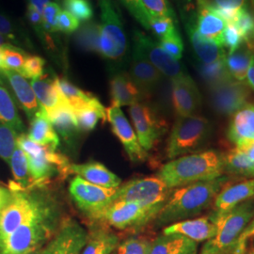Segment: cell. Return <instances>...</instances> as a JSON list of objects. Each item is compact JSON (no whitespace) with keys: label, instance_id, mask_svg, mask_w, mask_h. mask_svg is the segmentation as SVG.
<instances>
[{"label":"cell","instance_id":"obj_58","mask_svg":"<svg viewBox=\"0 0 254 254\" xmlns=\"http://www.w3.org/2000/svg\"><path fill=\"white\" fill-rule=\"evenodd\" d=\"M247 80H248V85L254 90V60L251 64V66H250L249 71H248Z\"/></svg>","mask_w":254,"mask_h":254},{"label":"cell","instance_id":"obj_1","mask_svg":"<svg viewBox=\"0 0 254 254\" xmlns=\"http://www.w3.org/2000/svg\"><path fill=\"white\" fill-rule=\"evenodd\" d=\"M223 173H225L224 154L209 150L171 160L159 170L157 178L170 190H173L197 182L217 179Z\"/></svg>","mask_w":254,"mask_h":254},{"label":"cell","instance_id":"obj_12","mask_svg":"<svg viewBox=\"0 0 254 254\" xmlns=\"http://www.w3.org/2000/svg\"><path fill=\"white\" fill-rule=\"evenodd\" d=\"M133 43L134 50L146 58L165 77L173 80L186 74L180 63L143 32L135 29L133 32Z\"/></svg>","mask_w":254,"mask_h":254},{"label":"cell","instance_id":"obj_11","mask_svg":"<svg viewBox=\"0 0 254 254\" xmlns=\"http://www.w3.org/2000/svg\"><path fill=\"white\" fill-rule=\"evenodd\" d=\"M129 114L140 145L146 152L150 151L166 132L165 121L154 109L141 102L130 106Z\"/></svg>","mask_w":254,"mask_h":254},{"label":"cell","instance_id":"obj_3","mask_svg":"<svg viewBox=\"0 0 254 254\" xmlns=\"http://www.w3.org/2000/svg\"><path fill=\"white\" fill-rule=\"evenodd\" d=\"M60 211L51 197L36 214L0 242V254H27L52 238L58 226Z\"/></svg>","mask_w":254,"mask_h":254},{"label":"cell","instance_id":"obj_53","mask_svg":"<svg viewBox=\"0 0 254 254\" xmlns=\"http://www.w3.org/2000/svg\"><path fill=\"white\" fill-rule=\"evenodd\" d=\"M244 42L243 37L239 30L236 28L234 24H227L226 27L223 31L222 36V46H225L229 50V54L235 52L236 49H238L242 46V43Z\"/></svg>","mask_w":254,"mask_h":254},{"label":"cell","instance_id":"obj_14","mask_svg":"<svg viewBox=\"0 0 254 254\" xmlns=\"http://www.w3.org/2000/svg\"><path fill=\"white\" fill-rule=\"evenodd\" d=\"M88 234L76 221H64L44 248L45 254H81Z\"/></svg>","mask_w":254,"mask_h":254},{"label":"cell","instance_id":"obj_38","mask_svg":"<svg viewBox=\"0 0 254 254\" xmlns=\"http://www.w3.org/2000/svg\"><path fill=\"white\" fill-rule=\"evenodd\" d=\"M9 165L12 171L13 177L20 189L23 190L32 185L28 169L27 155L18 145H16L14 152L10 157Z\"/></svg>","mask_w":254,"mask_h":254},{"label":"cell","instance_id":"obj_13","mask_svg":"<svg viewBox=\"0 0 254 254\" xmlns=\"http://www.w3.org/2000/svg\"><path fill=\"white\" fill-rule=\"evenodd\" d=\"M250 95L245 82L230 80L210 88V101L213 109L221 115H233L243 108Z\"/></svg>","mask_w":254,"mask_h":254},{"label":"cell","instance_id":"obj_50","mask_svg":"<svg viewBox=\"0 0 254 254\" xmlns=\"http://www.w3.org/2000/svg\"><path fill=\"white\" fill-rule=\"evenodd\" d=\"M61 11V7L56 2H50L46 5V9L43 12V19L45 28L48 33L56 34L60 31L59 16Z\"/></svg>","mask_w":254,"mask_h":254},{"label":"cell","instance_id":"obj_7","mask_svg":"<svg viewBox=\"0 0 254 254\" xmlns=\"http://www.w3.org/2000/svg\"><path fill=\"white\" fill-rule=\"evenodd\" d=\"M101 10L100 55L120 61L127 54V39L118 8L113 0H98Z\"/></svg>","mask_w":254,"mask_h":254},{"label":"cell","instance_id":"obj_56","mask_svg":"<svg viewBox=\"0 0 254 254\" xmlns=\"http://www.w3.org/2000/svg\"><path fill=\"white\" fill-rule=\"evenodd\" d=\"M239 147L243 150L249 163L251 164L254 169V141H252L245 145L239 146Z\"/></svg>","mask_w":254,"mask_h":254},{"label":"cell","instance_id":"obj_27","mask_svg":"<svg viewBox=\"0 0 254 254\" xmlns=\"http://www.w3.org/2000/svg\"><path fill=\"white\" fill-rule=\"evenodd\" d=\"M28 137L37 144L51 147L57 150L60 144V138L46 114V110L41 107L36 115L30 120Z\"/></svg>","mask_w":254,"mask_h":254},{"label":"cell","instance_id":"obj_52","mask_svg":"<svg viewBox=\"0 0 254 254\" xmlns=\"http://www.w3.org/2000/svg\"><path fill=\"white\" fill-rule=\"evenodd\" d=\"M128 11L142 27L149 30L150 15L146 11L141 0H120Z\"/></svg>","mask_w":254,"mask_h":254},{"label":"cell","instance_id":"obj_62","mask_svg":"<svg viewBox=\"0 0 254 254\" xmlns=\"http://www.w3.org/2000/svg\"><path fill=\"white\" fill-rule=\"evenodd\" d=\"M56 1H60V0H56Z\"/></svg>","mask_w":254,"mask_h":254},{"label":"cell","instance_id":"obj_26","mask_svg":"<svg viewBox=\"0 0 254 254\" xmlns=\"http://www.w3.org/2000/svg\"><path fill=\"white\" fill-rule=\"evenodd\" d=\"M186 27L192 47L200 63L213 64L226 58L227 55L223 46L206 41L200 37L195 25V16L192 15L191 17L186 19Z\"/></svg>","mask_w":254,"mask_h":254},{"label":"cell","instance_id":"obj_20","mask_svg":"<svg viewBox=\"0 0 254 254\" xmlns=\"http://www.w3.org/2000/svg\"><path fill=\"white\" fill-rule=\"evenodd\" d=\"M30 84L35 92L37 100L46 110L47 116L58 109L70 107L58 87L56 77L51 78L47 74H43L38 78L31 79Z\"/></svg>","mask_w":254,"mask_h":254},{"label":"cell","instance_id":"obj_46","mask_svg":"<svg viewBox=\"0 0 254 254\" xmlns=\"http://www.w3.org/2000/svg\"><path fill=\"white\" fill-rule=\"evenodd\" d=\"M175 23L176 20L171 17H150L149 30H152L155 37L160 41L177 30Z\"/></svg>","mask_w":254,"mask_h":254},{"label":"cell","instance_id":"obj_23","mask_svg":"<svg viewBox=\"0 0 254 254\" xmlns=\"http://www.w3.org/2000/svg\"><path fill=\"white\" fill-rule=\"evenodd\" d=\"M0 73L9 82L19 105L24 109L29 120H31L41 109V106L37 100L35 92L32 89L30 82L27 81L25 76L15 71L0 70Z\"/></svg>","mask_w":254,"mask_h":254},{"label":"cell","instance_id":"obj_28","mask_svg":"<svg viewBox=\"0 0 254 254\" xmlns=\"http://www.w3.org/2000/svg\"><path fill=\"white\" fill-rule=\"evenodd\" d=\"M197 242L181 235L163 234L153 241L150 254H197Z\"/></svg>","mask_w":254,"mask_h":254},{"label":"cell","instance_id":"obj_9","mask_svg":"<svg viewBox=\"0 0 254 254\" xmlns=\"http://www.w3.org/2000/svg\"><path fill=\"white\" fill-rule=\"evenodd\" d=\"M172 191L157 177L135 179L119 187L110 203L133 202L143 206L164 205Z\"/></svg>","mask_w":254,"mask_h":254},{"label":"cell","instance_id":"obj_42","mask_svg":"<svg viewBox=\"0 0 254 254\" xmlns=\"http://www.w3.org/2000/svg\"><path fill=\"white\" fill-rule=\"evenodd\" d=\"M64 9L79 21L86 23L93 17V8L90 0H63Z\"/></svg>","mask_w":254,"mask_h":254},{"label":"cell","instance_id":"obj_41","mask_svg":"<svg viewBox=\"0 0 254 254\" xmlns=\"http://www.w3.org/2000/svg\"><path fill=\"white\" fill-rule=\"evenodd\" d=\"M246 0H215L212 9L223 19L226 24H234L236 15L241 9H244Z\"/></svg>","mask_w":254,"mask_h":254},{"label":"cell","instance_id":"obj_34","mask_svg":"<svg viewBox=\"0 0 254 254\" xmlns=\"http://www.w3.org/2000/svg\"><path fill=\"white\" fill-rule=\"evenodd\" d=\"M55 130L66 140L72 139L79 133L77 121L71 107L58 109L48 115Z\"/></svg>","mask_w":254,"mask_h":254},{"label":"cell","instance_id":"obj_39","mask_svg":"<svg viewBox=\"0 0 254 254\" xmlns=\"http://www.w3.org/2000/svg\"><path fill=\"white\" fill-rule=\"evenodd\" d=\"M27 57V52L24 49L11 44L1 46L0 70H11L20 73Z\"/></svg>","mask_w":254,"mask_h":254},{"label":"cell","instance_id":"obj_35","mask_svg":"<svg viewBox=\"0 0 254 254\" xmlns=\"http://www.w3.org/2000/svg\"><path fill=\"white\" fill-rule=\"evenodd\" d=\"M0 34L5 37L9 44L20 48H32L29 38L21 29L17 23L14 22L3 11H0Z\"/></svg>","mask_w":254,"mask_h":254},{"label":"cell","instance_id":"obj_15","mask_svg":"<svg viewBox=\"0 0 254 254\" xmlns=\"http://www.w3.org/2000/svg\"><path fill=\"white\" fill-rule=\"evenodd\" d=\"M107 118L111 125L113 133L125 147L129 158L133 162L144 161L147 158V153L140 145L136 132L131 127L122 109L116 107H110L107 109Z\"/></svg>","mask_w":254,"mask_h":254},{"label":"cell","instance_id":"obj_45","mask_svg":"<svg viewBox=\"0 0 254 254\" xmlns=\"http://www.w3.org/2000/svg\"><path fill=\"white\" fill-rule=\"evenodd\" d=\"M232 254H254V218L240 234Z\"/></svg>","mask_w":254,"mask_h":254},{"label":"cell","instance_id":"obj_60","mask_svg":"<svg viewBox=\"0 0 254 254\" xmlns=\"http://www.w3.org/2000/svg\"><path fill=\"white\" fill-rule=\"evenodd\" d=\"M45 254L44 248L38 249V250H35V251H33V252H30V253H28V254Z\"/></svg>","mask_w":254,"mask_h":254},{"label":"cell","instance_id":"obj_25","mask_svg":"<svg viewBox=\"0 0 254 254\" xmlns=\"http://www.w3.org/2000/svg\"><path fill=\"white\" fill-rule=\"evenodd\" d=\"M69 171L70 173L76 174L85 181L102 188L117 189L122 184V180L116 174L111 173L103 164L95 161L71 164Z\"/></svg>","mask_w":254,"mask_h":254},{"label":"cell","instance_id":"obj_8","mask_svg":"<svg viewBox=\"0 0 254 254\" xmlns=\"http://www.w3.org/2000/svg\"><path fill=\"white\" fill-rule=\"evenodd\" d=\"M162 207L163 205L143 206L133 202H112L92 221L123 231L136 230L155 219Z\"/></svg>","mask_w":254,"mask_h":254},{"label":"cell","instance_id":"obj_31","mask_svg":"<svg viewBox=\"0 0 254 254\" xmlns=\"http://www.w3.org/2000/svg\"><path fill=\"white\" fill-rule=\"evenodd\" d=\"M77 125L80 131L88 132L93 130L98 121L102 120L105 122L107 118V109L100 103L95 96L91 102L82 109L73 111Z\"/></svg>","mask_w":254,"mask_h":254},{"label":"cell","instance_id":"obj_59","mask_svg":"<svg viewBox=\"0 0 254 254\" xmlns=\"http://www.w3.org/2000/svg\"><path fill=\"white\" fill-rule=\"evenodd\" d=\"M8 44H9L8 40L0 34V46H5V45H8Z\"/></svg>","mask_w":254,"mask_h":254},{"label":"cell","instance_id":"obj_16","mask_svg":"<svg viewBox=\"0 0 254 254\" xmlns=\"http://www.w3.org/2000/svg\"><path fill=\"white\" fill-rule=\"evenodd\" d=\"M173 108L178 116H192L200 108V91L190 75L171 80Z\"/></svg>","mask_w":254,"mask_h":254},{"label":"cell","instance_id":"obj_40","mask_svg":"<svg viewBox=\"0 0 254 254\" xmlns=\"http://www.w3.org/2000/svg\"><path fill=\"white\" fill-rule=\"evenodd\" d=\"M27 18L28 20V23L31 25V27L36 32L37 36L40 38L44 46H46V49L51 52H55L56 45L53 41V38L51 37V34L48 33L45 28L43 15L39 13L37 9H34L33 7L27 5Z\"/></svg>","mask_w":254,"mask_h":254},{"label":"cell","instance_id":"obj_54","mask_svg":"<svg viewBox=\"0 0 254 254\" xmlns=\"http://www.w3.org/2000/svg\"><path fill=\"white\" fill-rule=\"evenodd\" d=\"M79 26V21L71 13L65 9L61 11L59 16V29L61 32L65 34H72L78 29Z\"/></svg>","mask_w":254,"mask_h":254},{"label":"cell","instance_id":"obj_51","mask_svg":"<svg viewBox=\"0 0 254 254\" xmlns=\"http://www.w3.org/2000/svg\"><path fill=\"white\" fill-rule=\"evenodd\" d=\"M234 25L241 33L243 40L254 36V15L251 14L245 8L238 11Z\"/></svg>","mask_w":254,"mask_h":254},{"label":"cell","instance_id":"obj_6","mask_svg":"<svg viewBox=\"0 0 254 254\" xmlns=\"http://www.w3.org/2000/svg\"><path fill=\"white\" fill-rule=\"evenodd\" d=\"M11 190V199L0 212V242L32 218L50 199V196L44 192Z\"/></svg>","mask_w":254,"mask_h":254},{"label":"cell","instance_id":"obj_57","mask_svg":"<svg viewBox=\"0 0 254 254\" xmlns=\"http://www.w3.org/2000/svg\"><path fill=\"white\" fill-rule=\"evenodd\" d=\"M48 3H50V0H28V5L37 9V11L42 15Z\"/></svg>","mask_w":254,"mask_h":254},{"label":"cell","instance_id":"obj_22","mask_svg":"<svg viewBox=\"0 0 254 254\" xmlns=\"http://www.w3.org/2000/svg\"><path fill=\"white\" fill-rule=\"evenodd\" d=\"M110 97L111 107L121 108L140 103L146 95L132 80L130 74L119 73L110 80Z\"/></svg>","mask_w":254,"mask_h":254},{"label":"cell","instance_id":"obj_37","mask_svg":"<svg viewBox=\"0 0 254 254\" xmlns=\"http://www.w3.org/2000/svg\"><path fill=\"white\" fill-rule=\"evenodd\" d=\"M225 59L213 64H204L200 63L197 65V70L200 73L201 78L209 85L210 88L217 86L223 82L233 80V77L228 72Z\"/></svg>","mask_w":254,"mask_h":254},{"label":"cell","instance_id":"obj_10","mask_svg":"<svg viewBox=\"0 0 254 254\" xmlns=\"http://www.w3.org/2000/svg\"><path fill=\"white\" fill-rule=\"evenodd\" d=\"M117 189L98 187L75 176L71 181L69 191L77 207L93 220L109 205Z\"/></svg>","mask_w":254,"mask_h":254},{"label":"cell","instance_id":"obj_24","mask_svg":"<svg viewBox=\"0 0 254 254\" xmlns=\"http://www.w3.org/2000/svg\"><path fill=\"white\" fill-rule=\"evenodd\" d=\"M130 76L146 96L149 95L150 91L154 89L163 78V74L136 50L133 51Z\"/></svg>","mask_w":254,"mask_h":254},{"label":"cell","instance_id":"obj_18","mask_svg":"<svg viewBox=\"0 0 254 254\" xmlns=\"http://www.w3.org/2000/svg\"><path fill=\"white\" fill-rule=\"evenodd\" d=\"M216 224L210 216L174 222L165 228L164 235L177 234L199 243L207 241L216 234Z\"/></svg>","mask_w":254,"mask_h":254},{"label":"cell","instance_id":"obj_4","mask_svg":"<svg viewBox=\"0 0 254 254\" xmlns=\"http://www.w3.org/2000/svg\"><path fill=\"white\" fill-rule=\"evenodd\" d=\"M216 224V234L205 241L199 254H232L237 239L254 218V200L238 204L222 214L210 215Z\"/></svg>","mask_w":254,"mask_h":254},{"label":"cell","instance_id":"obj_5","mask_svg":"<svg viewBox=\"0 0 254 254\" xmlns=\"http://www.w3.org/2000/svg\"><path fill=\"white\" fill-rule=\"evenodd\" d=\"M211 132V124L204 117L178 116L168 140L167 156L173 160L192 154L206 143Z\"/></svg>","mask_w":254,"mask_h":254},{"label":"cell","instance_id":"obj_21","mask_svg":"<svg viewBox=\"0 0 254 254\" xmlns=\"http://www.w3.org/2000/svg\"><path fill=\"white\" fill-rule=\"evenodd\" d=\"M214 200L215 214H222L254 198V178L222 188Z\"/></svg>","mask_w":254,"mask_h":254},{"label":"cell","instance_id":"obj_44","mask_svg":"<svg viewBox=\"0 0 254 254\" xmlns=\"http://www.w3.org/2000/svg\"><path fill=\"white\" fill-rule=\"evenodd\" d=\"M153 241L146 237H130L118 246L117 254H150Z\"/></svg>","mask_w":254,"mask_h":254},{"label":"cell","instance_id":"obj_29","mask_svg":"<svg viewBox=\"0 0 254 254\" xmlns=\"http://www.w3.org/2000/svg\"><path fill=\"white\" fill-rule=\"evenodd\" d=\"M119 245V237L115 233L107 228H96L88 234L81 254H110Z\"/></svg>","mask_w":254,"mask_h":254},{"label":"cell","instance_id":"obj_36","mask_svg":"<svg viewBox=\"0 0 254 254\" xmlns=\"http://www.w3.org/2000/svg\"><path fill=\"white\" fill-rule=\"evenodd\" d=\"M56 81L65 100L67 101L73 111L84 108L94 97L91 93L82 91L81 89L74 86L73 83L68 81L66 78L56 76Z\"/></svg>","mask_w":254,"mask_h":254},{"label":"cell","instance_id":"obj_43","mask_svg":"<svg viewBox=\"0 0 254 254\" xmlns=\"http://www.w3.org/2000/svg\"><path fill=\"white\" fill-rule=\"evenodd\" d=\"M18 134L3 124H0V158L9 163L10 157L16 147Z\"/></svg>","mask_w":254,"mask_h":254},{"label":"cell","instance_id":"obj_33","mask_svg":"<svg viewBox=\"0 0 254 254\" xmlns=\"http://www.w3.org/2000/svg\"><path fill=\"white\" fill-rule=\"evenodd\" d=\"M74 42L79 49L89 53H99L100 40V24L95 21L82 23L78 29L74 32Z\"/></svg>","mask_w":254,"mask_h":254},{"label":"cell","instance_id":"obj_49","mask_svg":"<svg viewBox=\"0 0 254 254\" xmlns=\"http://www.w3.org/2000/svg\"><path fill=\"white\" fill-rule=\"evenodd\" d=\"M159 45L169 55L176 61L180 60L184 52V43L178 30L174 31L171 35L165 37L159 41Z\"/></svg>","mask_w":254,"mask_h":254},{"label":"cell","instance_id":"obj_55","mask_svg":"<svg viewBox=\"0 0 254 254\" xmlns=\"http://www.w3.org/2000/svg\"><path fill=\"white\" fill-rule=\"evenodd\" d=\"M12 194L13 190L11 189H6L0 186V212L9 203Z\"/></svg>","mask_w":254,"mask_h":254},{"label":"cell","instance_id":"obj_17","mask_svg":"<svg viewBox=\"0 0 254 254\" xmlns=\"http://www.w3.org/2000/svg\"><path fill=\"white\" fill-rule=\"evenodd\" d=\"M197 2L198 11L195 16L197 31L204 40L222 46V36L227 25L226 22L212 9V2L210 0H197Z\"/></svg>","mask_w":254,"mask_h":254},{"label":"cell","instance_id":"obj_61","mask_svg":"<svg viewBox=\"0 0 254 254\" xmlns=\"http://www.w3.org/2000/svg\"><path fill=\"white\" fill-rule=\"evenodd\" d=\"M0 69H1V46H0Z\"/></svg>","mask_w":254,"mask_h":254},{"label":"cell","instance_id":"obj_30","mask_svg":"<svg viewBox=\"0 0 254 254\" xmlns=\"http://www.w3.org/2000/svg\"><path fill=\"white\" fill-rule=\"evenodd\" d=\"M254 60V54L246 46H240L235 52L228 54L225 64L228 72L236 81L244 82L248 71Z\"/></svg>","mask_w":254,"mask_h":254},{"label":"cell","instance_id":"obj_19","mask_svg":"<svg viewBox=\"0 0 254 254\" xmlns=\"http://www.w3.org/2000/svg\"><path fill=\"white\" fill-rule=\"evenodd\" d=\"M227 136L236 147L254 141V105L246 104L233 114L228 127Z\"/></svg>","mask_w":254,"mask_h":254},{"label":"cell","instance_id":"obj_32","mask_svg":"<svg viewBox=\"0 0 254 254\" xmlns=\"http://www.w3.org/2000/svg\"><path fill=\"white\" fill-rule=\"evenodd\" d=\"M0 124L10 127L18 135L25 132V126L19 116L17 107L9 91L2 86H0Z\"/></svg>","mask_w":254,"mask_h":254},{"label":"cell","instance_id":"obj_2","mask_svg":"<svg viewBox=\"0 0 254 254\" xmlns=\"http://www.w3.org/2000/svg\"><path fill=\"white\" fill-rule=\"evenodd\" d=\"M227 180L228 177L221 176L210 181L197 182L172 191L155 219L159 224H168L199 215L212 204Z\"/></svg>","mask_w":254,"mask_h":254},{"label":"cell","instance_id":"obj_48","mask_svg":"<svg viewBox=\"0 0 254 254\" xmlns=\"http://www.w3.org/2000/svg\"><path fill=\"white\" fill-rule=\"evenodd\" d=\"M46 65V61L39 56H29L27 55L21 74L26 78L35 79L44 74V69Z\"/></svg>","mask_w":254,"mask_h":254},{"label":"cell","instance_id":"obj_47","mask_svg":"<svg viewBox=\"0 0 254 254\" xmlns=\"http://www.w3.org/2000/svg\"><path fill=\"white\" fill-rule=\"evenodd\" d=\"M141 2L150 17H171L176 20L168 0H141Z\"/></svg>","mask_w":254,"mask_h":254}]
</instances>
